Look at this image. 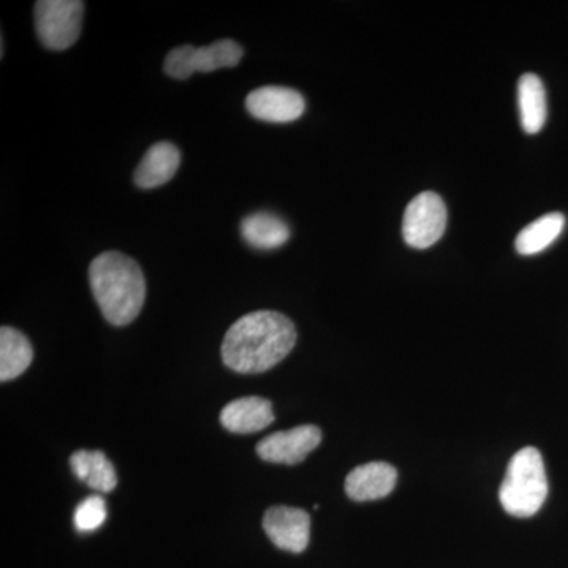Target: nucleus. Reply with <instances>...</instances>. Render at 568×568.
I'll use <instances>...</instances> for the list:
<instances>
[{
	"label": "nucleus",
	"instance_id": "f257e3e1",
	"mask_svg": "<svg viewBox=\"0 0 568 568\" xmlns=\"http://www.w3.org/2000/svg\"><path fill=\"white\" fill-rule=\"evenodd\" d=\"M297 343V331L290 317L271 310L248 313L231 325L224 335L222 358L227 368L254 375L274 368Z\"/></svg>",
	"mask_w": 568,
	"mask_h": 568
},
{
	"label": "nucleus",
	"instance_id": "f03ea898",
	"mask_svg": "<svg viewBox=\"0 0 568 568\" xmlns=\"http://www.w3.org/2000/svg\"><path fill=\"white\" fill-rule=\"evenodd\" d=\"M93 297L112 325L133 323L145 302V278L140 264L126 254L106 252L89 268Z\"/></svg>",
	"mask_w": 568,
	"mask_h": 568
},
{
	"label": "nucleus",
	"instance_id": "7ed1b4c3",
	"mask_svg": "<svg viewBox=\"0 0 568 568\" xmlns=\"http://www.w3.org/2000/svg\"><path fill=\"white\" fill-rule=\"evenodd\" d=\"M548 496V478L544 458L534 447H525L508 463L499 500L511 517H534Z\"/></svg>",
	"mask_w": 568,
	"mask_h": 568
},
{
	"label": "nucleus",
	"instance_id": "20e7f679",
	"mask_svg": "<svg viewBox=\"0 0 568 568\" xmlns=\"http://www.w3.org/2000/svg\"><path fill=\"white\" fill-rule=\"evenodd\" d=\"M37 36L44 48L69 50L80 39L84 2L80 0H40L33 9Z\"/></svg>",
	"mask_w": 568,
	"mask_h": 568
},
{
	"label": "nucleus",
	"instance_id": "39448f33",
	"mask_svg": "<svg viewBox=\"0 0 568 568\" xmlns=\"http://www.w3.org/2000/svg\"><path fill=\"white\" fill-rule=\"evenodd\" d=\"M447 207L443 197L433 192L418 194L403 216V237L413 248L425 250L437 244L446 233Z\"/></svg>",
	"mask_w": 568,
	"mask_h": 568
},
{
	"label": "nucleus",
	"instance_id": "423d86ee",
	"mask_svg": "<svg viewBox=\"0 0 568 568\" xmlns=\"http://www.w3.org/2000/svg\"><path fill=\"white\" fill-rule=\"evenodd\" d=\"M323 433L315 425L295 426L287 432L274 433L257 444L256 452L264 462L275 465H297L321 444Z\"/></svg>",
	"mask_w": 568,
	"mask_h": 568
},
{
	"label": "nucleus",
	"instance_id": "0eeeda50",
	"mask_svg": "<svg viewBox=\"0 0 568 568\" xmlns=\"http://www.w3.org/2000/svg\"><path fill=\"white\" fill-rule=\"evenodd\" d=\"M246 111L257 121L287 123L297 121L305 112V99L294 89L265 85L246 97Z\"/></svg>",
	"mask_w": 568,
	"mask_h": 568
},
{
	"label": "nucleus",
	"instance_id": "6e6552de",
	"mask_svg": "<svg viewBox=\"0 0 568 568\" xmlns=\"http://www.w3.org/2000/svg\"><path fill=\"white\" fill-rule=\"evenodd\" d=\"M263 526L272 544L284 551L302 552L308 547L312 519L302 508H268L264 515Z\"/></svg>",
	"mask_w": 568,
	"mask_h": 568
},
{
	"label": "nucleus",
	"instance_id": "1a4fd4ad",
	"mask_svg": "<svg viewBox=\"0 0 568 568\" xmlns=\"http://www.w3.org/2000/svg\"><path fill=\"white\" fill-rule=\"evenodd\" d=\"M396 480L398 473L388 463H366L347 474L346 495L357 503L383 499L394 491Z\"/></svg>",
	"mask_w": 568,
	"mask_h": 568
},
{
	"label": "nucleus",
	"instance_id": "9d476101",
	"mask_svg": "<svg viewBox=\"0 0 568 568\" xmlns=\"http://www.w3.org/2000/svg\"><path fill=\"white\" fill-rule=\"evenodd\" d=\"M220 420L227 432L250 435L267 428L275 420L274 407L268 399L260 396H245L234 399L223 407Z\"/></svg>",
	"mask_w": 568,
	"mask_h": 568
},
{
	"label": "nucleus",
	"instance_id": "9b49d317",
	"mask_svg": "<svg viewBox=\"0 0 568 568\" xmlns=\"http://www.w3.org/2000/svg\"><path fill=\"white\" fill-rule=\"evenodd\" d=\"M181 166V152L171 142H156L134 171V183L140 189L151 190L171 181Z\"/></svg>",
	"mask_w": 568,
	"mask_h": 568
},
{
	"label": "nucleus",
	"instance_id": "f8f14e48",
	"mask_svg": "<svg viewBox=\"0 0 568 568\" xmlns=\"http://www.w3.org/2000/svg\"><path fill=\"white\" fill-rule=\"evenodd\" d=\"M518 108L523 130L537 134L547 122V91L544 82L534 73H526L518 81Z\"/></svg>",
	"mask_w": 568,
	"mask_h": 568
},
{
	"label": "nucleus",
	"instance_id": "ddd939ff",
	"mask_svg": "<svg viewBox=\"0 0 568 568\" xmlns=\"http://www.w3.org/2000/svg\"><path fill=\"white\" fill-rule=\"evenodd\" d=\"M74 476L100 493H110L118 485V474L106 455L100 450H78L71 455Z\"/></svg>",
	"mask_w": 568,
	"mask_h": 568
},
{
	"label": "nucleus",
	"instance_id": "4468645a",
	"mask_svg": "<svg viewBox=\"0 0 568 568\" xmlns=\"http://www.w3.org/2000/svg\"><path fill=\"white\" fill-rule=\"evenodd\" d=\"M246 244L260 250L280 248L290 241V226L280 216L256 212L246 216L241 226Z\"/></svg>",
	"mask_w": 568,
	"mask_h": 568
},
{
	"label": "nucleus",
	"instance_id": "2eb2a0df",
	"mask_svg": "<svg viewBox=\"0 0 568 568\" xmlns=\"http://www.w3.org/2000/svg\"><path fill=\"white\" fill-rule=\"evenodd\" d=\"M33 349L28 336L13 327L0 328V379L21 376L32 364Z\"/></svg>",
	"mask_w": 568,
	"mask_h": 568
},
{
	"label": "nucleus",
	"instance_id": "dca6fc26",
	"mask_svg": "<svg viewBox=\"0 0 568 568\" xmlns=\"http://www.w3.org/2000/svg\"><path fill=\"white\" fill-rule=\"evenodd\" d=\"M566 227V216L560 212L547 213L536 222L528 224L515 241V248L523 256H534L545 252L548 246L558 241Z\"/></svg>",
	"mask_w": 568,
	"mask_h": 568
},
{
	"label": "nucleus",
	"instance_id": "f3484780",
	"mask_svg": "<svg viewBox=\"0 0 568 568\" xmlns=\"http://www.w3.org/2000/svg\"><path fill=\"white\" fill-rule=\"evenodd\" d=\"M244 58V48L234 40H219L209 47L196 48L194 70L212 73L222 69H233Z\"/></svg>",
	"mask_w": 568,
	"mask_h": 568
},
{
	"label": "nucleus",
	"instance_id": "a211bd4d",
	"mask_svg": "<svg viewBox=\"0 0 568 568\" xmlns=\"http://www.w3.org/2000/svg\"><path fill=\"white\" fill-rule=\"evenodd\" d=\"M106 518L108 510L103 497L91 496L78 506L73 521L80 532H92V530L102 528Z\"/></svg>",
	"mask_w": 568,
	"mask_h": 568
},
{
	"label": "nucleus",
	"instance_id": "6ab92c4d",
	"mask_svg": "<svg viewBox=\"0 0 568 568\" xmlns=\"http://www.w3.org/2000/svg\"><path fill=\"white\" fill-rule=\"evenodd\" d=\"M194 52H196V48L192 44H182V47L171 50L170 54L166 55V61H164V73L174 78V80H189L193 73H196V70H194Z\"/></svg>",
	"mask_w": 568,
	"mask_h": 568
}]
</instances>
